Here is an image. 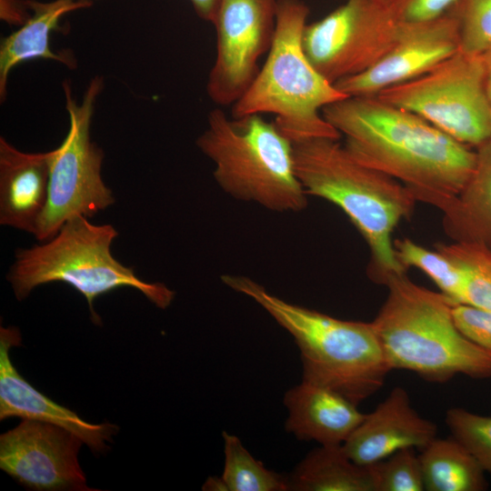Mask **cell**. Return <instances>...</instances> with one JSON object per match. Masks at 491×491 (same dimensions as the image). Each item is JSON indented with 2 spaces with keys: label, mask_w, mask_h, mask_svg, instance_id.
<instances>
[{
  "label": "cell",
  "mask_w": 491,
  "mask_h": 491,
  "mask_svg": "<svg viewBox=\"0 0 491 491\" xmlns=\"http://www.w3.org/2000/svg\"><path fill=\"white\" fill-rule=\"evenodd\" d=\"M418 456L425 490L482 491L486 488V472L469 450L453 436L435 438Z\"/></svg>",
  "instance_id": "21"
},
{
  "label": "cell",
  "mask_w": 491,
  "mask_h": 491,
  "mask_svg": "<svg viewBox=\"0 0 491 491\" xmlns=\"http://www.w3.org/2000/svg\"><path fill=\"white\" fill-rule=\"evenodd\" d=\"M296 175L307 195L338 206L367 244L370 277L377 283L406 273L396 258L393 233L412 216L416 199L397 180L357 162L339 139L294 144Z\"/></svg>",
  "instance_id": "2"
},
{
  "label": "cell",
  "mask_w": 491,
  "mask_h": 491,
  "mask_svg": "<svg viewBox=\"0 0 491 491\" xmlns=\"http://www.w3.org/2000/svg\"><path fill=\"white\" fill-rule=\"evenodd\" d=\"M376 95L468 146L491 138V105L481 55L458 50L426 74Z\"/></svg>",
  "instance_id": "9"
},
{
  "label": "cell",
  "mask_w": 491,
  "mask_h": 491,
  "mask_svg": "<svg viewBox=\"0 0 491 491\" xmlns=\"http://www.w3.org/2000/svg\"><path fill=\"white\" fill-rule=\"evenodd\" d=\"M453 315L461 332L491 354V311L455 305Z\"/></svg>",
  "instance_id": "29"
},
{
  "label": "cell",
  "mask_w": 491,
  "mask_h": 491,
  "mask_svg": "<svg viewBox=\"0 0 491 491\" xmlns=\"http://www.w3.org/2000/svg\"><path fill=\"white\" fill-rule=\"evenodd\" d=\"M360 164L403 184L445 212L474 167L476 152L417 115L376 95L347 96L322 110Z\"/></svg>",
  "instance_id": "1"
},
{
  "label": "cell",
  "mask_w": 491,
  "mask_h": 491,
  "mask_svg": "<svg viewBox=\"0 0 491 491\" xmlns=\"http://www.w3.org/2000/svg\"><path fill=\"white\" fill-rule=\"evenodd\" d=\"M435 248L453 260L464 271L461 303L491 311V249L477 243H439Z\"/></svg>",
  "instance_id": "22"
},
{
  "label": "cell",
  "mask_w": 491,
  "mask_h": 491,
  "mask_svg": "<svg viewBox=\"0 0 491 491\" xmlns=\"http://www.w3.org/2000/svg\"><path fill=\"white\" fill-rule=\"evenodd\" d=\"M88 219L72 217L44 244L16 251L6 276L15 297L23 300L38 286L63 282L85 296L95 324L101 319L94 310L95 299L119 287L135 288L157 307H168L175 292L162 283L141 280L133 267L117 261L111 253L116 229Z\"/></svg>",
  "instance_id": "7"
},
{
  "label": "cell",
  "mask_w": 491,
  "mask_h": 491,
  "mask_svg": "<svg viewBox=\"0 0 491 491\" xmlns=\"http://www.w3.org/2000/svg\"><path fill=\"white\" fill-rule=\"evenodd\" d=\"M435 423L412 407L406 389L396 386L342 445L356 464L367 466L404 448L422 450L435 438Z\"/></svg>",
  "instance_id": "15"
},
{
  "label": "cell",
  "mask_w": 491,
  "mask_h": 491,
  "mask_svg": "<svg viewBox=\"0 0 491 491\" xmlns=\"http://www.w3.org/2000/svg\"><path fill=\"white\" fill-rule=\"evenodd\" d=\"M458 50L459 25L451 9L430 21L401 23L395 45L383 57L335 85L347 96L376 95L426 74Z\"/></svg>",
  "instance_id": "13"
},
{
  "label": "cell",
  "mask_w": 491,
  "mask_h": 491,
  "mask_svg": "<svg viewBox=\"0 0 491 491\" xmlns=\"http://www.w3.org/2000/svg\"><path fill=\"white\" fill-rule=\"evenodd\" d=\"M481 56L485 70L486 90L491 105V47L487 51H486Z\"/></svg>",
  "instance_id": "32"
},
{
  "label": "cell",
  "mask_w": 491,
  "mask_h": 491,
  "mask_svg": "<svg viewBox=\"0 0 491 491\" xmlns=\"http://www.w3.org/2000/svg\"><path fill=\"white\" fill-rule=\"evenodd\" d=\"M196 145L215 165L218 185L233 197L276 212H299L307 194L295 166L294 144L261 115L229 117L212 110Z\"/></svg>",
  "instance_id": "6"
},
{
  "label": "cell",
  "mask_w": 491,
  "mask_h": 491,
  "mask_svg": "<svg viewBox=\"0 0 491 491\" xmlns=\"http://www.w3.org/2000/svg\"><path fill=\"white\" fill-rule=\"evenodd\" d=\"M396 256L407 270L415 267L425 273L455 305H459L465 285L463 269L436 250L427 249L409 238L394 240Z\"/></svg>",
  "instance_id": "24"
},
{
  "label": "cell",
  "mask_w": 491,
  "mask_h": 491,
  "mask_svg": "<svg viewBox=\"0 0 491 491\" xmlns=\"http://www.w3.org/2000/svg\"><path fill=\"white\" fill-rule=\"evenodd\" d=\"M277 0H220L212 24L216 55L206 83L210 99L233 105L246 93L268 52L276 29Z\"/></svg>",
  "instance_id": "11"
},
{
  "label": "cell",
  "mask_w": 491,
  "mask_h": 491,
  "mask_svg": "<svg viewBox=\"0 0 491 491\" xmlns=\"http://www.w3.org/2000/svg\"><path fill=\"white\" fill-rule=\"evenodd\" d=\"M374 491L425 490L419 456L415 448H404L367 466Z\"/></svg>",
  "instance_id": "25"
},
{
  "label": "cell",
  "mask_w": 491,
  "mask_h": 491,
  "mask_svg": "<svg viewBox=\"0 0 491 491\" xmlns=\"http://www.w3.org/2000/svg\"><path fill=\"white\" fill-rule=\"evenodd\" d=\"M20 343L18 328H0V420L17 416L53 424L77 436L94 453L105 452L118 427L108 422L88 423L30 385L10 357L11 348Z\"/></svg>",
  "instance_id": "14"
},
{
  "label": "cell",
  "mask_w": 491,
  "mask_h": 491,
  "mask_svg": "<svg viewBox=\"0 0 491 491\" xmlns=\"http://www.w3.org/2000/svg\"><path fill=\"white\" fill-rule=\"evenodd\" d=\"M29 15L26 0H0V17L15 25H22Z\"/></svg>",
  "instance_id": "30"
},
{
  "label": "cell",
  "mask_w": 491,
  "mask_h": 491,
  "mask_svg": "<svg viewBox=\"0 0 491 491\" xmlns=\"http://www.w3.org/2000/svg\"><path fill=\"white\" fill-rule=\"evenodd\" d=\"M82 444L63 427L24 419L0 436V468L34 490H92L78 462Z\"/></svg>",
  "instance_id": "12"
},
{
  "label": "cell",
  "mask_w": 491,
  "mask_h": 491,
  "mask_svg": "<svg viewBox=\"0 0 491 491\" xmlns=\"http://www.w3.org/2000/svg\"><path fill=\"white\" fill-rule=\"evenodd\" d=\"M202 489L208 491H228L223 478L215 476L209 477Z\"/></svg>",
  "instance_id": "33"
},
{
  "label": "cell",
  "mask_w": 491,
  "mask_h": 491,
  "mask_svg": "<svg viewBox=\"0 0 491 491\" xmlns=\"http://www.w3.org/2000/svg\"><path fill=\"white\" fill-rule=\"evenodd\" d=\"M49 153H25L0 137V225L34 235L48 200Z\"/></svg>",
  "instance_id": "16"
},
{
  "label": "cell",
  "mask_w": 491,
  "mask_h": 491,
  "mask_svg": "<svg viewBox=\"0 0 491 491\" xmlns=\"http://www.w3.org/2000/svg\"><path fill=\"white\" fill-rule=\"evenodd\" d=\"M401 23L382 0H346L306 25L304 49L332 84L376 64L395 45Z\"/></svg>",
  "instance_id": "10"
},
{
  "label": "cell",
  "mask_w": 491,
  "mask_h": 491,
  "mask_svg": "<svg viewBox=\"0 0 491 491\" xmlns=\"http://www.w3.org/2000/svg\"><path fill=\"white\" fill-rule=\"evenodd\" d=\"M62 86L69 129L60 145L48 152V200L34 234L40 242L55 236L70 218L77 215L91 218L115 203L113 192L101 175L104 152L90 136L104 79L92 78L81 101L73 96L69 81H64Z\"/></svg>",
  "instance_id": "8"
},
{
  "label": "cell",
  "mask_w": 491,
  "mask_h": 491,
  "mask_svg": "<svg viewBox=\"0 0 491 491\" xmlns=\"http://www.w3.org/2000/svg\"><path fill=\"white\" fill-rule=\"evenodd\" d=\"M451 10L459 25V50L482 55L491 47V0H459Z\"/></svg>",
  "instance_id": "27"
},
{
  "label": "cell",
  "mask_w": 491,
  "mask_h": 491,
  "mask_svg": "<svg viewBox=\"0 0 491 491\" xmlns=\"http://www.w3.org/2000/svg\"><path fill=\"white\" fill-rule=\"evenodd\" d=\"M86 1H90V2H93V1H95V0H86Z\"/></svg>",
  "instance_id": "34"
},
{
  "label": "cell",
  "mask_w": 491,
  "mask_h": 491,
  "mask_svg": "<svg viewBox=\"0 0 491 491\" xmlns=\"http://www.w3.org/2000/svg\"><path fill=\"white\" fill-rule=\"evenodd\" d=\"M222 282L253 299L294 337L304 381L360 404L391 371L372 322L338 319L271 294L250 277L223 275Z\"/></svg>",
  "instance_id": "4"
},
{
  "label": "cell",
  "mask_w": 491,
  "mask_h": 491,
  "mask_svg": "<svg viewBox=\"0 0 491 491\" xmlns=\"http://www.w3.org/2000/svg\"><path fill=\"white\" fill-rule=\"evenodd\" d=\"M284 404L286 429L320 446H342L366 416L342 395L304 380L286 393Z\"/></svg>",
  "instance_id": "17"
},
{
  "label": "cell",
  "mask_w": 491,
  "mask_h": 491,
  "mask_svg": "<svg viewBox=\"0 0 491 491\" xmlns=\"http://www.w3.org/2000/svg\"><path fill=\"white\" fill-rule=\"evenodd\" d=\"M225 466L222 478L228 491H286L287 476L268 470L242 445L224 431Z\"/></svg>",
  "instance_id": "23"
},
{
  "label": "cell",
  "mask_w": 491,
  "mask_h": 491,
  "mask_svg": "<svg viewBox=\"0 0 491 491\" xmlns=\"http://www.w3.org/2000/svg\"><path fill=\"white\" fill-rule=\"evenodd\" d=\"M29 15L19 28L2 39L0 45V98L6 95L11 71L17 65L35 59L56 61L70 69L76 60L70 51L52 49L51 35L61 31L60 21L66 14L89 7L86 0H26Z\"/></svg>",
  "instance_id": "18"
},
{
  "label": "cell",
  "mask_w": 491,
  "mask_h": 491,
  "mask_svg": "<svg viewBox=\"0 0 491 491\" xmlns=\"http://www.w3.org/2000/svg\"><path fill=\"white\" fill-rule=\"evenodd\" d=\"M446 423L452 436L463 444L491 475V416H482L461 407L449 408Z\"/></svg>",
  "instance_id": "26"
},
{
  "label": "cell",
  "mask_w": 491,
  "mask_h": 491,
  "mask_svg": "<svg viewBox=\"0 0 491 491\" xmlns=\"http://www.w3.org/2000/svg\"><path fill=\"white\" fill-rule=\"evenodd\" d=\"M472 172L451 205L443 212V227L455 242L481 244L491 249V138L475 147Z\"/></svg>",
  "instance_id": "19"
},
{
  "label": "cell",
  "mask_w": 491,
  "mask_h": 491,
  "mask_svg": "<svg viewBox=\"0 0 491 491\" xmlns=\"http://www.w3.org/2000/svg\"><path fill=\"white\" fill-rule=\"evenodd\" d=\"M190 2L201 19L213 22L220 0H190Z\"/></svg>",
  "instance_id": "31"
},
{
  "label": "cell",
  "mask_w": 491,
  "mask_h": 491,
  "mask_svg": "<svg viewBox=\"0 0 491 491\" xmlns=\"http://www.w3.org/2000/svg\"><path fill=\"white\" fill-rule=\"evenodd\" d=\"M289 490L374 491L368 466L353 462L342 446L312 450L287 476Z\"/></svg>",
  "instance_id": "20"
},
{
  "label": "cell",
  "mask_w": 491,
  "mask_h": 491,
  "mask_svg": "<svg viewBox=\"0 0 491 491\" xmlns=\"http://www.w3.org/2000/svg\"><path fill=\"white\" fill-rule=\"evenodd\" d=\"M387 296L372 324L391 370L404 369L433 383L456 375L491 377V354L457 327L455 304L443 293L388 276Z\"/></svg>",
  "instance_id": "3"
},
{
  "label": "cell",
  "mask_w": 491,
  "mask_h": 491,
  "mask_svg": "<svg viewBox=\"0 0 491 491\" xmlns=\"http://www.w3.org/2000/svg\"><path fill=\"white\" fill-rule=\"evenodd\" d=\"M309 15L302 0H277L276 29L267 58L246 93L232 105V116L274 114V123L293 144L340 139L322 110L347 95L312 64L303 45Z\"/></svg>",
  "instance_id": "5"
},
{
  "label": "cell",
  "mask_w": 491,
  "mask_h": 491,
  "mask_svg": "<svg viewBox=\"0 0 491 491\" xmlns=\"http://www.w3.org/2000/svg\"><path fill=\"white\" fill-rule=\"evenodd\" d=\"M459 0H382L400 23L426 22L446 14Z\"/></svg>",
  "instance_id": "28"
}]
</instances>
